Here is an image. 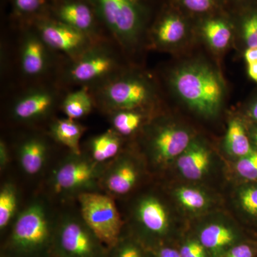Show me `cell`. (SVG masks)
<instances>
[{"mask_svg":"<svg viewBox=\"0 0 257 257\" xmlns=\"http://www.w3.org/2000/svg\"><path fill=\"white\" fill-rule=\"evenodd\" d=\"M55 226L42 204H32L15 220L1 253L8 257H51Z\"/></svg>","mask_w":257,"mask_h":257,"instance_id":"obj_1","label":"cell"},{"mask_svg":"<svg viewBox=\"0 0 257 257\" xmlns=\"http://www.w3.org/2000/svg\"><path fill=\"white\" fill-rule=\"evenodd\" d=\"M171 83L177 95L199 114L214 116L220 109L224 85L219 74L209 66L184 65L174 72Z\"/></svg>","mask_w":257,"mask_h":257,"instance_id":"obj_2","label":"cell"},{"mask_svg":"<svg viewBox=\"0 0 257 257\" xmlns=\"http://www.w3.org/2000/svg\"><path fill=\"white\" fill-rule=\"evenodd\" d=\"M96 11L120 45L136 47L145 23L142 0H93Z\"/></svg>","mask_w":257,"mask_h":257,"instance_id":"obj_3","label":"cell"},{"mask_svg":"<svg viewBox=\"0 0 257 257\" xmlns=\"http://www.w3.org/2000/svg\"><path fill=\"white\" fill-rule=\"evenodd\" d=\"M92 94L94 102L109 112L137 110L155 97L153 88L145 79L121 74L95 87V93Z\"/></svg>","mask_w":257,"mask_h":257,"instance_id":"obj_4","label":"cell"},{"mask_svg":"<svg viewBox=\"0 0 257 257\" xmlns=\"http://www.w3.org/2000/svg\"><path fill=\"white\" fill-rule=\"evenodd\" d=\"M108 248L82 216H67L56 222L52 256L107 257Z\"/></svg>","mask_w":257,"mask_h":257,"instance_id":"obj_5","label":"cell"},{"mask_svg":"<svg viewBox=\"0 0 257 257\" xmlns=\"http://www.w3.org/2000/svg\"><path fill=\"white\" fill-rule=\"evenodd\" d=\"M66 72L69 82L96 87L117 74L119 62L110 47L100 40L73 61Z\"/></svg>","mask_w":257,"mask_h":257,"instance_id":"obj_6","label":"cell"},{"mask_svg":"<svg viewBox=\"0 0 257 257\" xmlns=\"http://www.w3.org/2000/svg\"><path fill=\"white\" fill-rule=\"evenodd\" d=\"M80 214L86 224L108 248L123 233V221L110 196L84 192L78 196Z\"/></svg>","mask_w":257,"mask_h":257,"instance_id":"obj_7","label":"cell"},{"mask_svg":"<svg viewBox=\"0 0 257 257\" xmlns=\"http://www.w3.org/2000/svg\"><path fill=\"white\" fill-rule=\"evenodd\" d=\"M37 30L51 50L64 54L71 61L78 58L99 40L59 20H41Z\"/></svg>","mask_w":257,"mask_h":257,"instance_id":"obj_8","label":"cell"},{"mask_svg":"<svg viewBox=\"0 0 257 257\" xmlns=\"http://www.w3.org/2000/svg\"><path fill=\"white\" fill-rule=\"evenodd\" d=\"M99 164L75 155L55 171L54 184L58 192H73L91 187L101 178Z\"/></svg>","mask_w":257,"mask_h":257,"instance_id":"obj_9","label":"cell"},{"mask_svg":"<svg viewBox=\"0 0 257 257\" xmlns=\"http://www.w3.org/2000/svg\"><path fill=\"white\" fill-rule=\"evenodd\" d=\"M57 94L52 89L37 87L22 94L16 99L12 109L15 119L31 121L46 116L55 108Z\"/></svg>","mask_w":257,"mask_h":257,"instance_id":"obj_10","label":"cell"},{"mask_svg":"<svg viewBox=\"0 0 257 257\" xmlns=\"http://www.w3.org/2000/svg\"><path fill=\"white\" fill-rule=\"evenodd\" d=\"M50 47L38 32H29L23 38L20 55V65L25 75L38 77L43 75L50 67Z\"/></svg>","mask_w":257,"mask_h":257,"instance_id":"obj_11","label":"cell"},{"mask_svg":"<svg viewBox=\"0 0 257 257\" xmlns=\"http://www.w3.org/2000/svg\"><path fill=\"white\" fill-rule=\"evenodd\" d=\"M190 134L184 128L166 126L154 135L151 147L155 160L168 162L179 157L192 144Z\"/></svg>","mask_w":257,"mask_h":257,"instance_id":"obj_12","label":"cell"},{"mask_svg":"<svg viewBox=\"0 0 257 257\" xmlns=\"http://www.w3.org/2000/svg\"><path fill=\"white\" fill-rule=\"evenodd\" d=\"M138 178V170L133 162L119 158L111 162L104 172L102 171L100 179L103 187L109 194L122 196L135 187Z\"/></svg>","mask_w":257,"mask_h":257,"instance_id":"obj_13","label":"cell"},{"mask_svg":"<svg viewBox=\"0 0 257 257\" xmlns=\"http://www.w3.org/2000/svg\"><path fill=\"white\" fill-rule=\"evenodd\" d=\"M137 216L147 233L155 236L165 234L168 228V215L162 203L157 198H144L139 202Z\"/></svg>","mask_w":257,"mask_h":257,"instance_id":"obj_14","label":"cell"},{"mask_svg":"<svg viewBox=\"0 0 257 257\" xmlns=\"http://www.w3.org/2000/svg\"><path fill=\"white\" fill-rule=\"evenodd\" d=\"M59 21L72 28L84 32L96 40L94 35L95 18L90 7L82 2H67L59 7L57 10Z\"/></svg>","mask_w":257,"mask_h":257,"instance_id":"obj_15","label":"cell"},{"mask_svg":"<svg viewBox=\"0 0 257 257\" xmlns=\"http://www.w3.org/2000/svg\"><path fill=\"white\" fill-rule=\"evenodd\" d=\"M211 155L200 143H192L177 159V167L186 179L198 180L204 177L210 165Z\"/></svg>","mask_w":257,"mask_h":257,"instance_id":"obj_16","label":"cell"},{"mask_svg":"<svg viewBox=\"0 0 257 257\" xmlns=\"http://www.w3.org/2000/svg\"><path fill=\"white\" fill-rule=\"evenodd\" d=\"M47 155L46 143L42 139H28L20 147L19 156L22 168L28 175H36L45 165Z\"/></svg>","mask_w":257,"mask_h":257,"instance_id":"obj_17","label":"cell"},{"mask_svg":"<svg viewBox=\"0 0 257 257\" xmlns=\"http://www.w3.org/2000/svg\"><path fill=\"white\" fill-rule=\"evenodd\" d=\"M83 133L82 125L69 118L56 120L51 126V135L56 141L67 147L75 155H81L79 143Z\"/></svg>","mask_w":257,"mask_h":257,"instance_id":"obj_18","label":"cell"},{"mask_svg":"<svg viewBox=\"0 0 257 257\" xmlns=\"http://www.w3.org/2000/svg\"><path fill=\"white\" fill-rule=\"evenodd\" d=\"M187 27L183 20L175 15H169L162 19L154 31L155 42L162 46H170L183 40Z\"/></svg>","mask_w":257,"mask_h":257,"instance_id":"obj_19","label":"cell"},{"mask_svg":"<svg viewBox=\"0 0 257 257\" xmlns=\"http://www.w3.org/2000/svg\"><path fill=\"white\" fill-rule=\"evenodd\" d=\"M119 134L114 130L94 137L90 142V152L92 160L96 163H103L112 160L119 154L121 140Z\"/></svg>","mask_w":257,"mask_h":257,"instance_id":"obj_20","label":"cell"},{"mask_svg":"<svg viewBox=\"0 0 257 257\" xmlns=\"http://www.w3.org/2000/svg\"><path fill=\"white\" fill-rule=\"evenodd\" d=\"M94 104V98L89 88L82 87L65 96L62 108L67 118L75 120L89 114Z\"/></svg>","mask_w":257,"mask_h":257,"instance_id":"obj_21","label":"cell"},{"mask_svg":"<svg viewBox=\"0 0 257 257\" xmlns=\"http://www.w3.org/2000/svg\"><path fill=\"white\" fill-rule=\"evenodd\" d=\"M234 240V234L232 230L223 224L208 225L201 231L200 242L205 248L214 253L224 249Z\"/></svg>","mask_w":257,"mask_h":257,"instance_id":"obj_22","label":"cell"},{"mask_svg":"<svg viewBox=\"0 0 257 257\" xmlns=\"http://www.w3.org/2000/svg\"><path fill=\"white\" fill-rule=\"evenodd\" d=\"M225 145L230 155L240 158L253 151L245 128L238 120L230 121L225 138Z\"/></svg>","mask_w":257,"mask_h":257,"instance_id":"obj_23","label":"cell"},{"mask_svg":"<svg viewBox=\"0 0 257 257\" xmlns=\"http://www.w3.org/2000/svg\"><path fill=\"white\" fill-rule=\"evenodd\" d=\"M202 32L208 44L216 50L226 48L232 36L229 25L219 19H211L206 21L202 26Z\"/></svg>","mask_w":257,"mask_h":257,"instance_id":"obj_24","label":"cell"},{"mask_svg":"<svg viewBox=\"0 0 257 257\" xmlns=\"http://www.w3.org/2000/svg\"><path fill=\"white\" fill-rule=\"evenodd\" d=\"M113 130L120 136H130L141 126L144 116L138 110H119L110 112Z\"/></svg>","mask_w":257,"mask_h":257,"instance_id":"obj_25","label":"cell"},{"mask_svg":"<svg viewBox=\"0 0 257 257\" xmlns=\"http://www.w3.org/2000/svg\"><path fill=\"white\" fill-rule=\"evenodd\" d=\"M18 207V194L15 186L6 184L0 192V229L4 231L11 222Z\"/></svg>","mask_w":257,"mask_h":257,"instance_id":"obj_26","label":"cell"},{"mask_svg":"<svg viewBox=\"0 0 257 257\" xmlns=\"http://www.w3.org/2000/svg\"><path fill=\"white\" fill-rule=\"evenodd\" d=\"M179 202L190 210H199L206 207L207 198L199 189L192 187H181L176 191Z\"/></svg>","mask_w":257,"mask_h":257,"instance_id":"obj_27","label":"cell"},{"mask_svg":"<svg viewBox=\"0 0 257 257\" xmlns=\"http://www.w3.org/2000/svg\"><path fill=\"white\" fill-rule=\"evenodd\" d=\"M107 257H146L145 251L135 240L120 236L114 246L108 248Z\"/></svg>","mask_w":257,"mask_h":257,"instance_id":"obj_28","label":"cell"},{"mask_svg":"<svg viewBox=\"0 0 257 257\" xmlns=\"http://www.w3.org/2000/svg\"><path fill=\"white\" fill-rule=\"evenodd\" d=\"M238 174L247 180L257 179V151L253 150L246 156L241 157L236 165Z\"/></svg>","mask_w":257,"mask_h":257,"instance_id":"obj_29","label":"cell"},{"mask_svg":"<svg viewBox=\"0 0 257 257\" xmlns=\"http://www.w3.org/2000/svg\"><path fill=\"white\" fill-rule=\"evenodd\" d=\"M241 207L248 214L257 216V186H251L241 190L239 194Z\"/></svg>","mask_w":257,"mask_h":257,"instance_id":"obj_30","label":"cell"},{"mask_svg":"<svg viewBox=\"0 0 257 257\" xmlns=\"http://www.w3.org/2000/svg\"><path fill=\"white\" fill-rule=\"evenodd\" d=\"M243 35L248 47H257V13L248 15L243 23Z\"/></svg>","mask_w":257,"mask_h":257,"instance_id":"obj_31","label":"cell"},{"mask_svg":"<svg viewBox=\"0 0 257 257\" xmlns=\"http://www.w3.org/2000/svg\"><path fill=\"white\" fill-rule=\"evenodd\" d=\"M181 2L186 9L195 13H206L214 5V0H181Z\"/></svg>","mask_w":257,"mask_h":257,"instance_id":"obj_32","label":"cell"},{"mask_svg":"<svg viewBox=\"0 0 257 257\" xmlns=\"http://www.w3.org/2000/svg\"><path fill=\"white\" fill-rule=\"evenodd\" d=\"M45 0H15V8L22 14H32L38 11Z\"/></svg>","mask_w":257,"mask_h":257,"instance_id":"obj_33","label":"cell"},{"mask_svg":"<svg viewBox=\"0 0 257 257\" xmlns=\"http://www.w3.org/2000/svg\"><path fill=\"white\" fill-rule=\"evenodd\" d=\"M180 253L182 257H206L205 247L202 243L195 241L184 244Z\"/></svg>","mask_w":257,"mask_h":257,"instance_id":"obj_34","label":"cell"},{"mask_svg":"<svg viewBox=\"0 0 257 257\" xmlns=\"http://www.w3.org/2000/svg\"><path fill=\"white\" fill-rule=\"evenodd\" d=\"M253 251L251 246L241 244L231 248L226 257H253Z\"/></svg>","mask_w":257,"mask_h":257,"instance_id":"obj_35","label":"cell"},{"mask_svg":"<svg viewBox=\"0 0 257 257\" xmlns=\"http://www.w3.org/2000/svg\"><path fill=\"white\" fill-rule=\"evenodd\" d=\"M156 257H182L180 252L174 248L169 247L161 248L155 253Z\"/></svg>","mask_w":257,"mask_h":257,"instance_id":"obj_36","label":"cell"},{"mask_svg":"<svg viewBox=\"0 0 257 257\" xmlns=\"http://www.w3.org/2000/svg\"><path fill=\"white\" fill-rule=\"evenodd\" d=\"M8 160H9V155H8V148H7L4 142L1 141V143H0V166H1V170L6 167Z\"/></svg>","mask_w":257,"mask_h":257,"instance_id":"obj_37","label":"cell"},{"mask_svg":"<svg viewBox=\"0 0 257 257\" xmlns=\"http://www.w3.org/2000/svg\"><path fill=\"white\" fill-rule=\"evenodd\" d=\"M244 59L248 64L257 62V47H248L244 53Z\"/></svg>","mask_w":257,"mask_h":257,"instance_id":"obj_38","label":"cell"},{"mask_svg":"<svg viewBox=\"0 0 257 257\" xmlns=\"http://www.w3.org/2000/svg\"><path fill=\"white\" fill-rule=\"evenodd\" d=\"M248 74L250 78L257 82V62L248 64Z\"/></svg>","mask_w":257,"mask_h":257,"instance_id":"obj_39","label":"cell"},{"mask_svg":"<svg viewBox=\"0 0 257 257\" xmlns=\"http://www.w3.org/2000/svg\"><path fill=\"white\" fill-rule=\"evenodd\" d=\"M248 115H249L250 117H251L253 121H257V101L251 106Z\"/></svg>","mask_w":257,"mask_h":257,"instance_id":"obj_40","label":"cell"},{"mask_svg":"<svg viewBox=\"0 0 257 257\" xmlns=\"http://www.w3.org/2000/svg\"><path fill=\"white\" fill-rule=\"evenodd\" d=\"M253 140H254V143L256 144L257 147V130L254 132V133H253Z\"/></svg>","mask_w":257,"mask_h":257,"instance_id":"obj_41","label":"cell"},{"mask_svg":"<svg viewBox=\"0 0 257 257\" xmlns=\"http://www.w3.org/2000/svg\"><path fill=\"white\" fill-rule=\"evenodd\" d=\"M0 257H8L6 256V255L3 254V253H1V256Z\"/></svg>","mask_w":257,"mask_h":257,"instance_id":"obj_42","label":"cell"},{"mask_svg":"<svg viewBox=\"0 0 257 257\" xmlns=\"http://www.w3.org/2000/svg\"><path fill=\"white\" fill-rule=\"evenodd\" d=\"M51 257H56V256H51Z\"/></svg>","mask_w":257,"mask_h":257,"instance_id":"obj_43","label":"cell"}]
</instances>
